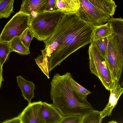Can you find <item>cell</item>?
Instances as JSON below:
<instances>
[{"instance_id":"44dd1931","label":"cell","mask_w":123,"mask_h":123,"mask_svg":"<svg viewBox=\"0 0 123 123\" xmlns=\"http://www.w3.org/2000/svg\"><path fill=\"white\" fill-rule=\"evenodd\" d=\"M12 52L9 42L0 41V62L2 66Z\"/></svg>"},{"instance_id":"30bf717a","label":"cell","mask_w":123,"mask_h":123,"mask_svg":"<svg viewBox=\"0 0 123 123\" xmlns=\"http://www.w3.org/2000/svg\"><path fill=\"white\" fill-rule=\"evenodd\" d=\"M48 0H23L19 12L34 17L45 11Z\"/></svg>"},{"instance_id":"5b68a950","label":"cell","mask_w":123,"mask_h":123,"mask_svg":"<svg viewBox=\"0 0 123 123\" xmlns=\"http://www.w3.org/2000/svg\"><path fill=\"white\" fill-rule=\"evenodd\" d=\"M88 52L91 73L99 78L106 89L110 91L113 81L106 60L93 44H91L89 46Z\"/></svg>"},{"instance_id":"e0dca14e","label":"cell","mask_w":123,"mask_h":123,"mask_svg":"<svg viewBox=\"0 0 123 123\" xmlns=\"http://www.w3.org/2000/svg\"><path fill=\"white\" fill-rule=\"evenodd\" d=\"M9 42L12 51H15L19 54L25 55L30 53L29 48H27L23 44L20 36L15 37Z\"/></svg>"},{"instance_id":"3957f363","label":"cell","mask_w":123,"mask_h":123,"mask_svg":"<svg viewBox=\"0 0 123 123\" xmlns=\"http://www.w3.org/2000/svg\"><path fill=\"white\" fill-rule=\"evenodd\" d=\"M64 14L58 10L44 11L30 18L28 28L37 39L45 40L53 33Z\"/></svg>"},{"instance_id":"ac0fdd59","label":"cell","mask_w":123,"mask_h":123,"mask_svg":"<svg viewBox=\"0 0 123 123\" xmlns=\"http://www.w3.org/2000/svg\"><path fill=\"white\" fill-rule=\"evenodd\" d=\"M14 0H0V19L7 18L14 12L13 11Z\"/></svg>"},{"instance_id":"2e32d148","label":"cell","mask_w":123,"mask_h":123,"mask_svg":"<svg viewBox=\"0 0 123 123\" xmlns=\"http://www.w3.org/2000/svg\"><path fill=\"white\" fill-rule=\"evenodd\" d=\"M112 33L111 27L109 24L107 22L103 25L95 28L93 31L92 40L108 37Z\"/></svg>"},{"instance_id":"9a60e30c","label":"cell","mask_w":123,"mask_h":123,"mask_svg":"<svg viewBox=\"0 0 123 123\" xmlns=\"http://www.w3.org/2000/svg\"><path fill=\"white\" fill-rule=\"evenodd\" d=\"M70 82L72 89L76 96L81 100L86 102L87 96L91 92L77 82L72 77Z\"/></svg>"},{"instance_id":"d6986e66","label":"cell","mask_w":123,"mask_h":123,"mask_svg":"<svg viewBox=\"0 0 123 123\" xmlns=\"http://www.w3.org/2000/svg\"><path fill=\"white\" fill-rule=\"evenodd\" d=\"M101 111L94 109L82 116L81 123H100L103 118Z\"/></svg>"},{"instance_id":"7402d4cb","label":"cell","mask_w":123,"mask_h":123,"mask_svg":"<svg viewBox=\"0 0 123 123\" xmlns=\"http://www.w3.org/2000/svg\"><path fill=\"white\" fill-rule=\"evenodd\" d=\"M21 41L24 45L29 48L31 41L34 37L33 33L28 27L22 33L20 36Z\"/></svg>"},{"instance_id":"8fae6325","label":"cell","mask_w":123,"mask_h":123,"mask_svg":"<svg viewBox=\"0 0 123 123\" xmlns=\"http://www.w3.org/2000/svg\"><path fill=\"white\" fill-rule=\"evenodd\" d=\"M41 114L43 123H58L63 116L53 104L43 102Z\"/></svg>"},{"instance_id":"4fadbf2b","label":"cell","mask_w":123,"mask_h":123,"mask_svg":"<svg viewBox=\"0 0 123 123\" xmlns=\"http://www.w3.org/2000/svg\"><path fill=\"white\" fill-rule=\"evenodd\" d=\"M95 6L109 14L111 17L114 14L117 6L113 0H88Z\"/></svg>"},{"instance_id":"83f0119b","label":"cell","mask_w":123,"mask_h":123,"mask_svg":"<svg viewBox=\"0 0 123 123\" xmlns=\"http://www.w3.org/2000/svg\"><path fill=\"white\" fill-rule=\"evenodd\" d=\"M109 123H117V122H116V121H111L109 122Z\"/></svg>"},{"instance_id":"9c48e42d","label":"cell","mask_w":123,"mask_h":123,"mask_svg":"<svg viewBox=\"0 0 123 123\" xmlns=\"http://www.w3.org/2000/svg\"><path fill=\"white\" fill-rule=\"evenodd\" d=\"M110 91V94L109 102L101 111L103 118L106 116L111 115L112 110L116 106L119 99L123 92V88L120 85L119 81L114 80Z\"/></svg>"},{"instance_id":"ffe728a7","label":"cell","mask_w":123,"mask_h":123,"mask_svg":"<svg viewBox=\"0 0 123 123\" xmlns=\"http://www.w3.org/2000/svg\"><path fill=\"white\" fill-rule=\"evenodd\" d=\"M108 37L94 40H92L91 44L95 45L101 55L106 60V59Z\"/></svg>"},{"instance_id":"484cf974","label":"cell","mask_w":123,"mask_h":123,"mask_svg":"<svg viewBox=\"0 0 123 123\" xmlns=\"http://www.w3.org/2000/svg\"><path fill=\"white\" fill-rule=\"evenodd\" d=\"M2 66L0 62V88L1 87L2 82L4 81L2 75Z\"/></svg>"},{"instance_id":"cb8c5ba5","label":"cell","mask_w":123,"mask_h":123,"mask_svg":"<svg viewBox=\"0 0 123 123\" xmlns=\"http://www.w3.org/2000/svg\"><path fill=\"white\" fill-rule=\"evenodd\" d=\"M56 4V0H48L45 11H51L57 10Z\"/></svg>"},{"instance_id":"7a4b0ae2","label":"cell","mask_w":123,"mask_h":123,"mask_svg":"<svg viewBox=\"0 0 123 123\" xmlns=\"http://www.w3.org/2000/svg\"><path fill=\"white\" fill-rule=\"evenodd\" d=\"M71 74L54 75L50 82V91L53 105L63 116L70 114L82 116L93 110L91 104L78 98L73 91L70 83Z\"/></svg>"},{"instance_id":"52a82bcc","label":"cell","mask_w":123,"mask_h":123,"mask_svg":"<svg viewBox=\"0 0 123 123\" xmlns=\"http://www.w3.org/2000/svg\"><path fill=\"white\" fill-rule=\"evenodd\" d=\"M30 18L29 15L19 11L16 13L5 25L0 35V41L10 42L20 36L28 27Z\"/></svg>"},{"instance_id":"ba28073f","label":"cell","mask_w":123,"mask_h":123,"mask_svg":"<svg viewBox=\"0 0 123 123\" xmlns=\"http://www.w3.org/2000/svg\"><path fill=\"white\" fill-rule=\"evenodd\" d=\"M42 103L40 101L29 104L18 116L21 123H43L40 112Z\"/></svg>"},{"instance_id":"d4e9b609","label":"cell","mask_w":123,"mask_h":123,"mask_svg":"<svg viewBox=\"0 0 123 123\" xmlns=\"http://www.w3.org/2000/svg\"><path fill=\"white\" fill-rule=\"evenodd\" d=\"M3 123H21V122L19 118V117L18 116L17 117L14 118L10 120H7Z\"/></svg>"},{"instance_id":"277c9868","label":"cell","mask_w":123,"mask_h":123,"mask_svg":"<svg viewBox=\"0 0 123 123\" xmlns=\"http://www.w3.org/2000/svg\"><path fill=\"white\" fill-rule=\"evenodd\" d=\"M108 39L106 61L113 81H119L123 67V36L112 33Z\"/></svg>"},{"instance_id":"8992f818","label":"cell","mask_w":123,"mask_h":123,"mask_svg":"<svg viewBox=\"0 0 123 123\" xmlns=\"http://www.w3.org/2000/svg\"><path fill=\"white\" fill-rule=\"evenodd\" d=\"M79 9L75 12L82 20L95 27L104 24L110 20V15L93 5L88 0H79Z\"/></svg>"},{"instance_id":"5bb4252c","label":"cell","mask_w":123,"mask_h":123,"mask_svg":"<svg viewBox=\"0 0 123 123\" xmlns=\"http://www.w3.org/2000/svg\"><path fill=\"white\" fill-rule=\"evenodd\" d=\"M56 7L64 14L75 13L79 8L71 0H56Z\"/></svg>"},{"instance_id":"6da1fadb","label":"cell","mask_w":123,"mask_h":123,"mask_svg":"<svg viewBox=\"0 0 123 123\" xmlns=\"http://www.w3.org/2000/svg\"><path fill=\"white\" fill-rule=\"evenodd\" d=\"M95 27L75 13L64 14L51 36L43 41L45 47L36 62L48 78L49 73L73 53L91 43Z\"/></svg>"},{"instance_id":"603a6c76","label":"cell","mask_w":123,"mask_h":123,"mask_svg":"<svg viewBox=\"0 0 123 123\" xmlns=\"http://www.w3.org/2000/svg\"><path fill=\"white\" fill-rule=\"evenodd\" d=\"M82 117L80 115H69L63 116L58 123H81Z\"/></svg>"},{"instance_id":"7c38bea8","label":"cell","mask_w":123,"mask_h":123,"mask_svg":"<svg viewBox=\"0 0 123 123\" xmlns=\"http://www.w3.org/2000/svg\"><path fill=\"white\" fill-rule=\"evenodd\" d=\"M16 78L17 83L21 91L23 96L28 104L30 103L34 96V84L31 81L27 80L20 75L17 76Z\"/></svg>"},{"instance_id":"4316f807","label":"cell","mask_w":123,"mask_h":123,"mask_svg":"<svg viewBox=\"0 0 123 123\" xmlns=\"http://www.w3.org/2000/svg\"><path fill=\"white\" fill-rule=\"evenodd\" d=\"M77 5L79 8L80 7V3L79 0H71Z\"/></svg>"}]
</instances>
